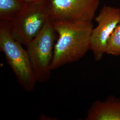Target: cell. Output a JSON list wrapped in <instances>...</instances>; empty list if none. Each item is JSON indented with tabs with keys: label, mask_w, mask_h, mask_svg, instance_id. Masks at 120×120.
<instances>
[{
	"label": "cell",
	"mask_w": 120,
	"mask_h": 120,
	"mask_svg": "<svg viewBox=\"0 0 120 120\" xmlns=\"http://www.w3.org/2000/svg\"><path fill=\"white\" fill-rule=\"evenodd\" d=\"M13 37L10 22L0 21V49L17 81L27 92L34 90L37 82L26 49Z\"/></svg>",
	"instance_id": "7a4b0ae2"
},
{
	"label": "cell",
	"mask_w": 120,
	"mask_h": 120,
	"mask_svg": "<svg viewBox=\"0 0 120 120\" xmlns=\"http://www.w3.org/2000/svg\"><path fill=\"white\" fill-rule=\"evenodd\" d=\"M24 0H0V20L11 22L26 6Z\"/></svg>",
	"instance_id": "ba28073f"
},
{
	"label": "cell",
	"mask_w": 120,
	"mask_h": 120,
	"mask_svg": "<svg viewBox=\"0 0 120 120\" xmlns=\"http://www.w3.org/2000/svg\"><path fill=\"white\" fill-rule=\"evenodd\" d=\"M50 18L48 0L26 3L22 12L10 22L11 34L26 46L41 32Z\"/></svg>",
	"instance_id": "277c9868"
},
{
	"label": "cell",
	"mask_w": 120,
	"mask_h": 120,
	"mask_svg": "<svg viewBox=\"0 0 120 120\" xmlns=\"http://www.w3.org/2000/svg\"><path fill=\"white\" fill-rule=\"evenodd\" d=\"M57 38L54 21L50 17L41 32L26 45L37 82H45L50 77Z\"/></svg>",
	"instance_id": "3957f363"
},
{
	"label": "cell",
	"mask_w": 120,
	"mask_h": 120,
	"mask_svg": "<svg viewBox=\"0 0 120 120\" xmlns=\"http://www.w3.org/2000/svg\"><path fill=\"white\" fill-rule=\"evenodd\" d=\"M50 17L53 21H92L100 0H48Z\"/></svg>",
	"instance_id": "5b68a950"
},
{
	"label": "cell",
	"mask_w": 120,
	"mask_h": 120,
	"mask_svg": "<svg viewBox=\"0 0 120 120\" xmlns=\"http://www.w3.org/2000/svg\"><path fill=\"white\" fill-rule=\"evenodd\" d=\"M86 120H120V100L113 96L92 104L87 111Z\"/></svg>",
	"instance_id": "52a82bcc"
},
{
	"label": "cell",
	"mask_w": 120,
	"mask_h": 120,
	"mask_svg": "<svg viewBox=\"0 0 120 120\" xmlns=\"http://www.w3.org/2000/svg\"><path fill=\"white\" fill-rule=\"evenodd\" d=\"M120 18V9L108 5H104L95 17L97 26L92 31L90 50L96 60H101L106 53L108 40Z\"/></svg>",
	"instance_id": "8992f818"
},
{
	"label": "cell",
	"mask_w": 120,
	"mask_h": 120,
	"mask_svg": "<svg viewBox=\"0 0 120 120\" xmlns=\"http://www.w3.org/2000/svg\"><path fill=\"white\" fill-rule=\"evenodd\" d=\"M57 34L54 45L52 70L81 59L90 49L92 21H54Z\"/></svg>",
	"instance_id": "6da1fadb"
},
{
	"label": "cell",
	"mask_w": 120,
	"mask_h": 120,
	"mask_svg": "<svg viewBox=\"0 0 120 120\" xmlns=\"http://www.w3.org/2000/svg\"><path fill=\"white\" fill-rule=\"evenodd\" d=\"M106 54L112 56H120V18L108 40Z\"/></svg>",
	"instance_id": "9c48e42d"
},
{
	"label": "cell",
	"mask_w": 120,
	"mask_h": 120,
	"mask_svg": "<svg viewBox=\"0 0 120 120\" xmlns=\"http://www.w3.org/2000/svg\"><path fill=\"white\" fill-rule=\"evenodd\" d=\"M24 0L26 3H29V2L38 1H40V0Z\"/></svg>",
	"instance_id": "30bf717a"
}]
</instances>
